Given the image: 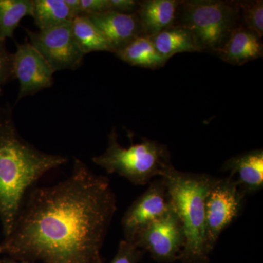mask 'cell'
<instances>
[{"label": "cell", "mask_w": 263, "mask_h": 263, "mask_svg": "<svg viewBox=\"0 0 263 263\" xmlns=\"http://www.w3.org/2000/svg\"><path fill=\"white\" fill-rule=\"evenodd\" d=\"M117 209L108 178L75 159L67 179L24 197L2 252L34 263H103L102 247Z\"/></svg>", "instance_id": "6da1fadb"}, {"label": "cell", "mask_w": 263, "mask_h": 263, "mask_svg": "<svg viewBox=\"0 0 263 263\" xmlns=\"http://www.w3.org/2000/svg\"><path fill=\"white\" fill-rule=\"evenodd\" d=\"M67 162L63 156L45 153L24 141L15 127L12 108L0 107V219L6 238L27 190Z\"/></svg>", "instance_id": "7a4b0ae2"}, {"label": "cell", "mask_w": 263, "mask_h": 263, "mask_svg": "<svg viewBox=\"0 0 263 263\" xmlns=\"http://www.w3.org/2000/svg\"><path fill=\"white\" fill-rule=\"evenodd\" d=\"M163 179L171 207L181 221L186 238L181 259L206 262L210 252L205 238V199L215 178L181 172L174 167Z\"/></svg>", "instance_id": "3957f363"}, {"label": "cell", "mask_w": 263, "mask_h": 263, "mask_svg": "<svg viewBox=\"0 0 263 263\" xmlns=\"http://www.w3.org/2000/svg\"><path fill=\"white\" fill-rule=\"evenodd\" d=\"M103 155L93 157L94 163L108 174H117L135 185H145L154 178H163L174 168L165 146L143 138L141 143L124 148L118 141L115 128L108 135Z\"/></svg>", "instance_id": "277c9868"}, {"label": "cell", "mask_w": 263, "mask_h": 263, "mask_svg": "<svg viewBox=\"0 0 263 263\" xmlns=\"http://www.w3.org/2000/svg\"><path fill=\"white\" fill-rule=\"evenodd\" d=\"M178 13L181 15V21L177 24L191 30L202 51L216 53L238 27L240 19L238 2L182 1Z\"/></svg>", "instance_id": "5b68a950"}, {"label": "cell", "mask_w": 263, "mask_h": 263, "mask_svg": "<svg viewBox=\"0 0 263 263\" xmlns=\"http://www.w3.org/2000/svg\"><path fill=\"white\" fill-rule=\"evenodd\" d=\"M245 195L230 178L214 179L205 204V238L209 252L223 230L239 214Z\"/></svg>", "instance_id": "8992f818"}, {"label": "cell", "mask_w": 263, "mask_h": 263, "mask_svg": "<svg viewBox=\"0 0 263 263\" xmlns=\"http://www.w3.org/2000/svg\"><path fill=\"white\" fill-rule=\"evenodd\" d=\"M30 43L53 71L76 70L82 64L85 54L76 43L71 24H63L37 32L26 29Z\"/></svg>", "instance_id": "52a82bcc"}, {"label": "cell", "mask_w": 263, "mask_h": 263, "mask_svg": "<svg viewBox=\"0 0 263 263\" xmlns=\"http://www.w3.org/2000/svg\"><path fill=\"white\" fill-rule=\"evenodd\" d=\"M185 243L182 224L173 209L147 227L133 242L161 262L181 259Z\"/></svg>", "instance_id": "ba28073f"}, {"label": "cell", "mask_w": 263, "mask_h": 263, "mask_svg": "<svg viewBox=\"0 0 263 263\" xmlns=\"http://www.w3.org/2000/svg\"><path fill=\"white\" fill-rule=\"evenodd\" d=\"M172 209L163 178L151 182L149 187L127 209L122 218L124 239L132 243L147 227Z\"/></svg>", "instance_id": "9c48e42d"}, {"label": "cell", "mask_w": 263, "mask_h": 263, "mask_svg": "<svg viewBox=\"0 0 263 263\" xmlns=\"http://www.w3.org/2000/svg\"><path fill=\"white\" fill-rule=\"evenodd\" d=\"M12 56L14 79L18 80L19 93L17 101L51 87L54 71L44 57L30 43L16 44Z\"/></svg>", "instance_id": "30bf717a"}, {"label": "cell", "mask_w": 263, "mask_h": 263, "mask_svg": "<svg viewBox=\"0 0 263 263\" xmlns=\"http://www.w3.org/2000/svg\"><path fill=\"white\" fill-rule=\"evenodd\" d=\"M86 15L103 34L114 53L125 47L133 40L143 35L136 13H123L109 10Z\"/></svg>", "instance_id": "8fae6325"}, {"label": "cell", "mask_w": 263, "mask_h": 263, "mask_svg": "<svg viewBox=\"0 0 263 263\" xmlns=\"http://www.w3.org/2000/svg\"><path fill=\"white\" fill-rule=\"evenodd\" d=\"M223 170L235 181L242 193H255L263 186V151L252 150L235 156L226 162Z\"/></svg>", "instance_id": "7c38bea8"}, {"label": "cell", "mask_w": 263, "mask_h": 263, "mask_svg": "<svg viewBox=\"0 0 263 263\" xmlns=\"http://www.w3.org/2000/svg\"><path fill=\"white\" fill-rule=\"evenodd\" d=\"M181 2L178 0H146L138 2L136 14L143 35L152 37L176 23Z\"/></svg>", "instance_id": "4fadbf2b"}, {"label": "cell", "mask_w": 263, "mask_h": 263, "mask_svg": "<svg viewBox=\"0 0 263 263\" xmlns=\"http://www.w3.org/2000/svg\"><path fill=\"white\" fill-rule=\"evenodd\" d=\"M216 54L223 61L242 65L263 55L261 38L243 26H238Z\"/></svg>", "instance_id": "5bb4252c"}, {"label": "cell", "mask_w": 263, "mask_h": 263, "mask_svg": "<svg viewBox=\"0 0 263 263\" xmlns=\"http://www.w3.org/2000/svg\"><path fill=\"white\" fill-rule=\"evenodd\" d=\"M150 38L156 50L167 60L176 53L202 51L193 33L181 24H174Z\"/></svg>", "instance_id": "9a60e30c"}, {"label": "cell", "mask_w": 263, "mask_h": 263, "mask_svg": "<svg viewBox=\"0 0 263 263\" xmlns=\"http://www.w3.org/2000/svg\"><path fill=\"white\" fill-rule=\"evenodd\" d=\"M116 56L130 65L157 69L163 67L168 60L163 58L156 50L149 37L139 36L127 46L116 52Z\"/></svg>", "instance_id": "2e32d148"}, {"label": "cell", "mask_w": 263, "mask_h": 263, "mask_svg": "<svg viewBox=\"0 0 263 263\" xmlns=\"http://www.w3.org/2000/svg\"><path fill=\"white\" fill-rule=\"evenodd\" d=\"M32 17L40 30L71 24L75 18L65 0H34Z\"/></svg>", "instance_id": "e0dca14e"}, {"label": "cell", "mask_w": 263, "mask_h": 263, "mask_svg": "<svg viewBox=\"0 0 263 263\" xmlns=\"http://www.w3.org/2000/svg\"><path fill=\"white\" fill-rule=\"evenodd\" d=\"M71 29L76 43L84 54L94 51L112 52L108 41L88 15L75 17L71 23Z\"/></svg>", "instance_id": "ac0fdd59"}, {"label": "cell", "mask_w": 263, "mask_h": 263, "mask_svg": "<svg viewBox=\"0 0 263 263\" xmlns=\"http://www.w3.org/2000/svg\"><path fill=\"white\" fill-rule=\"evenodd\" d=\"M32 13L33 0H0V40L13 37L22 19Z\"/></svg>", "instance_id": "d6986e66"}, {"label": "cell", "mask_w": 263, "mask_h": 263, "mask_svg": "<svg viewBox=\"0 0 263 263\" xmlns=\"http://www.w3.org/2000/svg\"><path fill=\"white\" fill-rule=\"evenodd\" d=\"M240 18L243 21V27L262 38L263 36V1L238 2Z\"/></svg>", "instance_id": "ffe728a7"}, {"label": "cell", "mask_w": 263, "mask_h": 263, "mask_svg": "<svg viewBox=\"0 0 263 263\" xmlns=\"http://www.w3.org/2000/svg\"><path fill=\"white\" fill-rule=\"evenodd\" d=\"M141 249L124 239L120 242L115 257L110 263H137L141 257Z\"/></svg>", "instance_id": "44dd1931"}, {"label": "cell", "mask_w": 263, "mask_h": 263, "mask_svg": "<svg viewBox=\"0 0 263 263\" xmlns=\"http://www.w3.org/2000/svg\"><path fill=\"white\" fill-rule=\"evenodd\" d=\"M13 53L7 50L5 41L0 40V86L14 79L13 71Z\"/></svg>", "instance_id": "7402d4cb"}, {"label": "cell", "mask_w": 263, "mask_h": 263, "mask_svg": "<svg viewBox=\"0 0 263 263\" xmlns=\"http://www.w3.org/2000/svg\"><path fill=\"white\" fill-rule=\"evenodd\" d=\"M83 15H93L110 10L109 0H80Z\"/></svg>", "instance_id": "603a6c76"}, {"label": "cell", "mask_w": 263, "mask_h": 263, "mask_svg": "<svg viewBox=\"0 0 263 263\" xmlns=\"http://www.w3.org/2000/svg\"><path fill=\"white\" fill-rule=\"evenodd\" d=\"M110 10L119 13H129L138 8V2L134 0H109Z\"/></svg>", "instance_id": "cb8c5ba5"}, {"label": "cell", "mask_w": 263, "mask_h": 263, "mask_svg": "<svg viewBox=\"0 0 263 263\" xmlns=\"http://www.w3.org/2000/svg\"><path fill=\"white\" fill-rule=\"evenodd\" d=\"M65 3L67 6H68L69 9L70 10L71 13L74 15V17L83 15L80 0H65Z\"/></svg>", "instance_id": "d4e9b609"}, {"label": "cell", "mask_w": 263, "mask_h": 263, "mask_svg": "<svg viewBox=\"0 0 263 263\" xmlns=\"http://www.w3.org/2000/svg\"><path fill=\"white\" fill-rule=\"evenodd\" d=\"M1 263H34L32 262H29V261H22L16 260V259H5V260L2 261Z\"/></svg>", "instance_id": "484cf974"}, {"label": "cell", "mask_w": 263, "mask_h": 263, "mask_svg": "<svg viewBox=\"0 0 263 263\" xmlns=\"http://www.w3.org/2000/svg\"><path fill=\"white\" fill-rule=\"evenodd\" d=\"M2 253H3V252H2V249H1V247H0V254H1ZM2 262V260L1 259H0V263H1Z\"/></svg>", "instance_id": "4316f807"}, {"label": "cell", "mask_w": 263, "mask_h": 263, "mask_svg": "<svg viewBox=\"0 0 263 263\" xmlns=\"http://www.w3.org/2000/svg\"><path fill=\"white\" fill-rule=\"evenodd\" d=\"M2 95V87L0 86V95Z\"/></svg>", "instance_id": "83f0119b"}]
</instances>
